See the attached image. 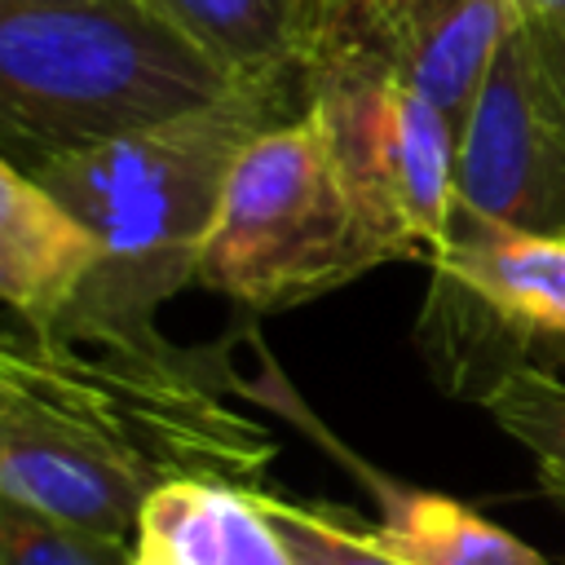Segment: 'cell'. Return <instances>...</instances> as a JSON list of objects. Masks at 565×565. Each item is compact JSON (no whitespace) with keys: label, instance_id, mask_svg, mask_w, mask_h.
<instances>
[{"label":"cell","instance_id":"9c48e42d","mask_svg":"<svg viewBox=\"0 0 565 565\" xmlns=\"http://www.w3.org/2000/svg\"><path fill=\"white\" fill-rule=\"evenodd\" d=\"M106 269V243L44 181L13 159L0 163V296L22 327L71 309Z\"/></svg>","mask_w":565,"mask_h":565},{"label":"cell","instance_id":"ac0fdd59","mask_svg":"<svg viewBox=\"0 0 565 565\" xmlns=\"http://www.w3.org/2000/svg\"><path fill=\"white\" fill-rule=\"evenodd\" d=\"M384 0H322V35L327 31H344V26H358L366 22Z\"/></svg>","mask_w":565,"mask_h":565},{"label":"cell","instance_id":"7a4b0ae2","mask_svg":"<svg viewBox=\"0 0 565 565\" xmlns=\"http://www.w3.org/2000/svg\"><path fill=\"white\" fill-rule=\"evenodd\" d=\"M238 88L247 84L159 0H0V119L18 168L216 106Z\"/></svg>","mask_w":565,"mask_h":565},{"label":"cell","instance_id":"30bf717a","mask_svg":"<svg viewBox=\"0 0 565 565\" xmlns=\"http://www.w3.org/2000/svg\"><path fill=\"white\" fill-rule=\"evenodd\" d=\"M344 463L362 477L380 508L371 539L402 565H547L539 547L486 521L477 508L437 490L402 486L362 463L358 455H344Z\"/></svg>","mask_w":565,"mask_h":565},{"label":"cell","instance_id":"9a60e30c","mask_svg":"<svg viewBox=\"0 0 565 565\" xmlns=\"http://www.w3.org/2000/svg\"><path fill=\"white\" fill-rule=\"evenodd\" d=\"M256 494H260L265 512L274 516V525L282 530L296 565H402L371 539V530L353 525L349 516H340L327 503H296V499L269 494L260 486H256Z\"/></svg>","mask_w":565,"mask_h":565},{"label":"cell","instance_id":"ba28073f","mask_svg":"<svg viewBox=\"0 0 565 565\" xmlns=\"http://www.w3.org/2000/svg\"><path fill=\"white\" fill-rule=\"evenodd\" d=\"M516 26V0H384L366 22L327 35H358L380 49L459 132L486 71Z\"/></svg>","mask_w":565,"mask_h":565},{"label":"cell","instance_id":"8fae6325","mask_svg":"<svg viewBox=\"0 0 565 565\" xmlns=\"http://www.w3.org/2000/svg\"><path fill=\"white\" fill-rule=\"evenodd\" d=\"M238 84H300L322 40V0H159Z\"/></svg>","mask_w":565,"mask_h":565},{"label":"cell","instance_id":"277c9868","mask_svg":"<svg viewBox=\"0 0 565 565\" xmlns=\"http://www.w3.org/2000/svg\"><path fill=\"white\" fill-rule=\"evenodd\" d=\"M402 260L349 194L309 110L265 128L234 163L194 282L247 309H291Z\"/></svg>","mask_w":565,"mask_h":565},{"label":"cell","instance_id":"d6986e66","mask_svg":"<svg viewBox=\"0 0 565 565\" xmlns=\"http://www.w3.org/2000/svg\"><path fill=\"white\" fill-rule=\"evenodd\" d=\"M521 22H565V0H516Z\"/></svg>","mask_w":565,"mask_h":565},{"label":"cell","instance_id":"3957f363","mask_svg":"<svg viewBox=\"0 0 565 565\" xmlns=\"http://www.w3.org/2000/svg\"><path fill=\"white\" fill-rule=\"evenodd\" d=\"M291 88L247 84L216 106L31 163L26 172L106 243V269L79 300L154 318L168 296L194 282L225 181L265 128L291 119L282 115Z\"/></svg>","mask_w":565,"mask_h":565},{"label":"cell","instance_id":"6da1fadb","mask_svg":"<svg viewBox=\"0 0 565 565\" xmlns=\"http://www.w3.org/2000/svg\"><path fill=\"white\" fill-rule=\"evenodd\" d=\"M212 349L172 344L154 318L75 300L0 349V499L137 539L146 499L177 477L252 486L274 437Z\"/></svg>","mask_w":565,"mask_h":565},{"label":"cell","instance_id":"e0dca14e","mask_svg":"<svg viewBox=\"0 0 565 565\" xmlns=\"http://www.w3.org/2000/svg\"><path fill=\"white\" fill-rule=\"evenodd\" d=\"M525 26H530V35L543 53V66H547L561 102H565V22H525Z\"/></svg>","mask_w":565,"mask_h":565},{"label":"cell","instance_id":"5bb4252c","mask_svg":"<svg viewBox=\"0 0 565 565\" xmlns=\"http://www.w3.org/2000/svg\"><path fill=\"white\" fill-rule=\"evenodd\" d=\"M0 565H132V543L0 499Z\"/></svg>","mask_w":565,"mask_h":565},{"label":"cell","instance_id":"52a82bcc","mask_svg":"<svg viewBox=\"0 0 565 565\" xmlns=\"http://www.w3.org/2000/svg\"><path fill=\"white\" fill-rule=\"evenodd\" d=\"M455 199L534 234H565V102L521 22L455 132Z\"/></svg>","mask_w":565,"mask_h":565},{"label":"cell","instance_id":"44dd1931","mask_svg":"<svg viewBox=\"0 0 565 565\" xmlns=\"http://www.w3.org/2000/svg\"><path fill=\"white\" fill-rule=\"evenodd\" d=\"M561 565H565V561H561Z\"/></svg>","mask_w":565,"mask_h":565},{"label":"cell","instance_id":"7c38bea8","mask_svg":"<svg viewBox=\"0 0 565 565\" xmlns=\"http://www.w3.org/2000/svg\"><path fill=\"white\" fill-rule=\"evenodd\" d=\"M225 481L177 477L163 481L141 516L132 539L137 565H225Z\"/></svg>","mask_w":565,"mask_h":565},{"label":"cell","instance_id":"5b68a950","mask_svg":"<svg viewBox=\"0 0 565 565\" xmlns=\"http://www.w3.org/2000/svg\"><path fill=\"white\" fill-rule=\"evenodd\" d=\"M305 110L397 256H433L455 212V124L441 106L366 40L322 35L305 66Z\"/></svg>","mask_w":565,"mask_h":565},{"label":"cell","instance_id":"4fadbf2b","mask_svg":"<svg viewBox=\"0 0 565 565\" xmlns=\"http://www.w3.org/2000/svg\"><path fill=\"white\" fill-rule=\"evenodd\" d=\"M481 406L534 459L543 494L565 508V375L552 366H516Z\"/></svg>","mask_w":565,"mask_h":565},{"label":"cell","instance_id":"8992f818","mask_svg":"<svg viewBox=\"0 0 565 565\" xmlns=\"http://www.w3.org/2000/svg\"><path fill=\"white\" fill-rule=\"evenodd\" d=\"M428 260L419 349L446 393L481 402L516 366H539V349H565V234L516 230L455 199Z\"/></svg>","mask_w":565,"mask_h":565},{"label":"cell","instance_id":"ffe728a7","mask_svg":"<svg viewBox=\"0 0 565 565\" xmlns=\"http://www.w3.org/2000/svg\"><path fill=\"white\" fill-rule=\"evenodd\" d=\"M132 565H137V561H132Z\"/></svg>","mask_w":565,"mask_h":565},{"label":"cell","instance_id":"2e32d148","mask_svg":"<svg viewBox=\"0 0 565 565\" xmlns=\"http://www.w3.org/2000/svg\"><path fill=\"white\" fill-rule=\"evenodd\" d=\"M225 565H296L282 530L265 512L256 486L225 481Z\"/></svg>","mask_w":565,"mask_h":565}]
</instances>
